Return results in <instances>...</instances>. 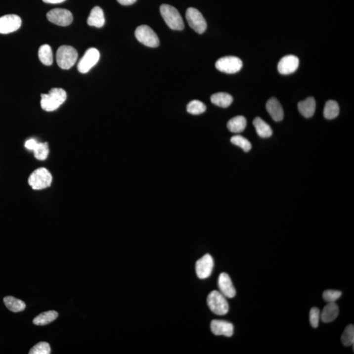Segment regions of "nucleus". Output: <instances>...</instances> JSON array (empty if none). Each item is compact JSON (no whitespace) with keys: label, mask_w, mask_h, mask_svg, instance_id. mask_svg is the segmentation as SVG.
<instances>
[{"label":"nucleus","mask_w":354,"mask_h":354,"mask_svg":"<svg viewBox=\"0 0 354 354\" xmlns=\"http://www.w3.org/2000/svg\"><path fill=\"white\" fill-rule=\"evenodd\" d=\"M219 289L225 297L234 298L236 294V289L230 276L226 273H221L218 281Z\"/></svg>","instance_id":"dca6fc26"},{"label":"nucleus","mask_w":354,"mask_h":354,"mask_svg":"<svg viewBox=\"0 0 354 354\" xmlns=\"http://www.w3.org/2000/svg\"><path fill=\"white\" fill-rule=\"evenodd\" d=\"M342 296L341 291L337 290H326L323 292L324 301L329 303H335Z\"/></svg>","instance_id":"2f4dec72"},{"label":"nucleus","mask_w":354,"mask_h":354,"mask_svg":"<svg viewBox=\"0 0 354 354\" xmlns=\"http://www.w3.org/2000/svg\"><path fill=\"white\" fill-rule=\"evenodd\" d=\"M119 3L123 5H130L135 3L136 0H117Z\"/></svg>","instance_id":"72a5a7b5"},{"label":"nucleus","mask_w":354,"mask_h":354,"mask_svg":"<svg viewBox=\"0 0 354 354\" xmlns=\"http://www.w3.org/2000/svg\"><path fill=\"white\" fill-rule=\"evenodd\" d=\"M217 69L226 74H235L240 71L243 62L238 57L226 56L221 58L215 63Z\"/></svg>","instance_id":"0eeeda50"},{"label":"nucleus","mask_w":354,"mask_h":354,"mask_svg":"<svg viewBox=\"0 0 354 354\" xmlns=\"http://www.w3.org/2000/svg\"><path fill=\"white\" fill-rule=\"evenodd\" d=\"M21 18L17 15L9 14L0 17V34H7L17 31L21 27Z\"/></svg>","instance_id":"9b49d317"},{"label":"nucleus","mask_w":354,"mask_h":354,"mask_svg":"<svg viewBox=\"0 0 354 354\" xmlns=\"http://www.w3.org/2000/svg\"><path fill=\"white\" fill-rule=\"evenodd\" d=\"M53 177L47 169L42 168L34 171L29 178V184L36 190H43L51 186Z\"/></svg>","instance_id":"20e7f679"},{"label":"nucleus","mask_w":354,"mask_h":354,"mask_svg":"<svg viewBox=\"0 0 354 354\" xmlns=\"http://www.w3.org/2000/svg\"><path fill=\"white\" fill-rule=\"evenodd\" d=\"M64 1H66V0H43V1L45 2V3L52 4L62 3Z\"/></svg>","instance_id":"f704fd0d"},{"label":"nucleus","mask_w":354,"mask_h":354,"mask_svg":"<svg viewBox=\"0 0 354 354\" xmlns=\"http://www.w3.org/2000/svg\"><path fill=\"white\" fill-rule=\"evenodd\" d=\"M266 110L275 122H280L283 120L284 112L282 106L276 98L272 97L267 100Z\"/></svg>","instance_id":"f3484780"},{"label":"nucleus","mask_w":354,"mask_h":354,"mask_svg":"<svg viewBox=\"0 0 354 354\" xmlns=\"http://www.w3.org/2000/svg\"><path fill=\"white\" fill-rule=\"evenodd\" d=\"M38 57L40 61L45 66H51L53 62V52L51 47L47 44H44L39 48Z\"/></svg>","instance_id":"393cba45"},{"label":"nucleus","mask_w":354,"mask_h":354,"mask_svg":"<svg viewBox=\"0 0 354 354\" xmlns=\"http://www.w3.org/2000/svg\"><path fill=\"white\" fill-rule=\"evenodd\" d=\"M230 141L233 144H234V145L242 148L243 151L245 152H249V151H250L251 148H252L251 142H249L247 138L241 135L232 136V137L231 138Z\"/></svg>","instance_id":"c756f323"},{"label":"nucleus","mask_w":354,"mask_h":354,"mask_svg":"<svg viewBox=\"0 0 354 354\" xmlns=\"http://www.w3.org/2000/svg\"><path fill=\"white\" fill-rule=\"evenodd\" d=\"M100 59V53L96 48H89L86 51L83 57L78 64V71L82 74H86L98 63Z\"/></svg>","instance_id":"1a4fd4ad"},{"label":"nucleus","mask_w":354,"mask_h":354,"mask_svg":"<svg viewBox=\"0 0 354 354\" xmlns=\"http://www.w3.org/2000/svg\"><path fill=\"white\" fill-rule=\"evenodd\" d=\"M187 112L193 115H198L204 113L206 110V106L202 102L194 100L187 105Z\"/></svg>","instance_id":"cd10ccee"},{"label":"nucleus","mask_w":354,"mask_h":354,"mask_svg":"<svg viewBox=\"0 0 354 354\" xmlns=\"http://www.w3.org/2000/svg\"><path fill=\"white\" fill-rule=\"evenodd\" d=\"M25 148L33 151L34 157L38 160L44 161L47 158L49 155V146L46 142H38L34 138H30L26 141Z\"/></svg>","instance_id":"f8f14e48"},{"label":"nucleus","mask_w":354,"mask_h":354,"mask_svg":"<svg viewBox=\"0 0 354 354\" xmlns=\"http://www.w3.org/2000/svg\"><path fill=\"white\" fill-rule=\"evenodd\" d=\"M207 305L215 314L223 315L229 311V305L226 297L217 291H213L207 297Z\"/></svg>","instance_id":"39448f33"},{"label":"nucleus","mask_w":354,"mask_h":354,"mask_svg":"<svg viewBox=\"0 0 354 354\" xmlns=\"http://www.w3.org/2000/svg\"><path fill=\"white\" fill-rule=\"evenodd\" d=\"M299 58L295 55H286L279 60L277 70L281 74L288 75L294 73L299 68Z\"/></svg>","instance_id":"4468645a"},{"label":"nucleus","mask_w":354,"mask_h":354,"mask_svg":"<svg viewBox=\"0 0 354 354\" xmlns=\"http://www.w3.org/2000/svg\"><path fill=\"white\" fill-rule=\"evenodd\" d=\"M342 343L345 347L354 346V325H348L343 333L341 337Z\"/></svg>","instance_id":"c85d7f7f"},{"label":"nucleus","mask_w":354,"mask_h":354,"mask_svg":"<svg viewBox=\"0 0 354 354\" xmlns=\"http://www.w3.org/2000/svg\"><path fill=\"white\" fill-rule=\"evenodd\" d=\"M41 106L47 112H53L66 101V92L61 88H53L48 94H42Z\"/></svg>","instance_id":"f257e3e1"},{"label":"nucleus","mask_w":354,"mask_h":354,"mask_svg":"<svg viewBox=\"0 0 354 354\" xmlns=\"http://www.w3.org/2000/svg\"><path fill=\"white\" fill-rule=\"evenodd\" d=\"M315 100L313 97H309L307 99L299 102L298 109L300 113L307 118L312 117L315 111Z\"/></svg>","instance_id":"aec40b11"},{"label":"nucleus","mask_w":354,"mask_h":354,"mask_svg":"<svg viewBox=\"0 0 354 354\" xmlns=\"http://www.w3.org/2000/svg\"><path fill=\"white\" fill-rule=\"evenodd\" d=\"M5 307L13 312H19L25 309L26 305L21 300L16 299L13 297H6L3 299Z\"/></svg>","instance_id":"a878e982"},{"label":"nucleus","mask_w":354,"mask_h":354,"mask_svg":"<svg viewBox=\"0 0 354 354\" xmlns=\"http://www.w3.org/2000/svg\"><path fill=\"white\" fill-rule=\"evenodd\" d=\"M105 23L104 12L100 7L96 6L90 11L88 19V24L90 27L102 28Z\"/></svg>","instance_id":"a211bd4d"},{"label":"nucleus","mask_w":354,"mask_h":354,"mask_svg":"<svg viewBox=\"0 0 354 354\" xmlns=\"http://www.w3.org/2000/svg\"><path fill=\"white\" fill-rule=\"evenodd\" d=\"M320 311L317 308H312L310 311V322L313 328L318 327L320 319Z\"/></svg>","instance_id":"473e14b6"},{"label":"nucleus","mask_w":354,"mask_h":354,"mask_svg":"<svg viewBox=\"0 0 354 354\" xmlns=\"http://www.w3.org/2000/svg\"><path fill=\"white\" fill-rule=\"evenodd\" d=\"M30 354H51V347L49 343L46 342H40L34 346L29 352Z\"/></svg>","instance_id":"7c9ffc66"},{"label":"nucleus","mask_w":354,"mask_h":354,"mask_svg":"<svg viewBox=\"0 0 354 354\" xmlns=\"http://www.w3.org/2000/svg\"><path fill=\"white\" fill-rule=\"evenodd\" d=\"M134 35L138 42L149 47L156 48L160 45V40L156 32L147 25L137 27Z\"/></svg>","instance_id":"423d86ee"},{"label":"nucleus","mask_w":354,"mask_h":354,"mask_svg":"<svg viewBox=\"0 0 354 354\" xmlns=\"http://www.w3.org/2000/svg\"><path fill=\"white\" fill-rule=\"evenodd\" d=\"M59 313L55 310L45 311L38 315L34 319L33 323L36 325H46L53 322L57 318Z\"/></svg>","instance_id":"b1692460"},{"label":"nucleus","mask_w":354,"mask_h":354,"mask_svg":"<svg viewBox=\"0 0 354 354\" xmlns=\"http://www.w3.org/2000/svg\"><path fill=\"white\" fill-rule=\"evenodd\" d=\"M186 19L190 27L197 33L201 34L206 31L207 27L206 19L198 9L194 7L188 8Z\"/></svg>","instance_id":"6e6552de"},{"label":"nucleus","mask_w":354,"mask_h":354,"mask_svg":"<svg viewBox=\"0 0 354 354\" xmlns=\"http://www.w3.org/2000/svg\"><path fill=\"white\" fill-rule=\"evenodd\" d=\"M247 120L244 116H238L229 120L227 124V128L230 132L239 133L243 132L246 128Z\"/></svg>","instance_id":"4be33fe9"},{"label":"nucleus","mask_w":354,"mask_h":354,"mask_svg":"<svg viewBox=\"0 0 354 354\" xmlns=\"http://www.w3.org/2000/svg\"><path fill=\"white\" fill-rule=\"evenodd\" d=\"M160 13L168 27L174 30L184 29V24L182 18L176 7L168 4H163L160 7Z\"/></svg>","instance_id":"f03ea898"},{"label":"nucleus","mask_w":354,"mask_h":354,"mask_svg":"<svg viewBox=\"0 0 354 354\" xmlns=\"http://www.w3.org/2000/svg\"><path fill=\"white\" fill-rule=\"evenodd\" d=\"M211 330L215 335L230 337L234 334V325L228 321L214 319L211 321Z\"/></svg>","instance_id":"2eb2a0df"},{"label":"nucleus","mask_w":354,"mask_h":354,"mask_svg":"<svg viewBox=\"0 0 354 354\" xmlns=\"http://www.w3.org/2000/svg\"><path fill=\"white\" fill-rule=\"evenodd\" d=\"M339 104L335 100H331L326 102L324 110H323V115L328 120H333L339 116Z\"/></svg>","instance_id":"bb28decb"},{"label":"nucleus","mask_w":354,"mask_h":354,"mask_svg":"<svg viewBox=\"0 0 354 354\" xmlns=\"http://www.w3.org/2000/svg\"><path fill=\"white\" fill-rule=\"evenodd\" d=\"M253 125H254L257 134L261 138L270 137L273 133L271 127L261 118H255L253 121Z\"/></svg>","instance_id":"5701e85b"},{"label":"nucleus","mask_w":354,"mask_h":354,"mask_svg":"<svg viewBox=\"0 0 354 354\" xmlns=\"http://www.w3.org/2000/svg\"><path fill=\"white\" fill-rule=\"evenodd\" d=\"M47 19L55 25L66 27L70 25L73 21V15L67 9L56 8L48 12Z\"/></svg>","instance_id":"9d476101"},{"label":"nucleus","mask_w":354,"mask_h":354,"mask_svg":"<svg viewBox=\"0 0 354 354\" xmlns=\"http://www.w3.org/2000/svg\"><path fill=\"white\" fill-rule=\"evenodd\" d=\"M211 101L213 104L221 108H227L232 104L233 97L226 92H217L211 96Z\"/></svg>","instance_id":"412c9836"},{"label":"nucleus","mask_w":354,"mask_h":354,"mask_svg":"<svg viewBox=\"0 0 354 354\" xmlns=\"http://www.w3.org/2000/svg\"><path fill=\"white\" fill-rule=\"evenodd\" d=\"M214 267V261L209 254L205 255L197 261L196 271L197 275L200 279H206L210 276Z\"/></svg>","instance_id":"ddd939ff"},{"label":"nucleus","mask_w":354,"mask_h":354,"mask_svg":"<svg viewBox=\"0 0 354 354\" xmlns=\"http://www.w3.org/2000/svg\"><path fill=\"white\" fill-rule=\"evenodd\" d=\"M339 313V309L337 305L335 303H329L320 313V318L323 322H332L337 318Z\"/></svg>","instance_id":"6ab92c4d"},{"label":"nucleus","mask_w":354,"mask_h":354,"mask_svg":"<svg viewBox=\"0 0 354 354\" xmlns=\"http://www.w3.org/2000/svg\"><path fill=\"white\" fill-rule=\"evenodd\" d=\"M77 51L69 45H62L58 49L56 59L58 65L63 70H69L78 59Z\"/></svg>","instance_id":"7ed1b4c3"}]
</instances>
